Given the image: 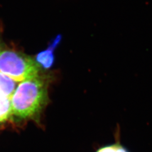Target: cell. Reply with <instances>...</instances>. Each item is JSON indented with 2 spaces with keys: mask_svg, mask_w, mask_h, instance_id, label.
Returning a JSON list of instances; mask_svg holds the SVG:
<instances>
[{
  "mask_svg": "<svg viewBox=\"0 0 152 152\" xmlns=\"http://www.w3.org/2000/svg\"><path fill=\"white\" fill-rule=\"evenodd\" d=\"M48 90L44 78L39 75L20 83L11 98L12 114L20 119L34 117L44 108Z\"/></svg>",
  "mask_w": 152,
  "mask_h": 152,
  "instance_id": "obj_1",
  "label": "cell"
},
{
  "mask_svg": "<svg viewBox=\"0 0 152 152\" xmlns=\"http://www.w3.org/2000/svg\"><path fill=\"white\" fill-rule=\"evenodd\" d=\"M39 65L20 52L7 50L0 53V72L15 82H23L39 76Z\"/></svg>",
  "mask_w": 152,
  "mask_h": 152,
  "instance_id": "obj_2",
  "label": "cell"
},
{
  "mask_svg": "<svg viewBox=\"0 0 152 152\" xmlns=\"http://www.w3.org/2000/svg\"><path fill=\"white\" fill-rule=\"evenodd\" d=\"M60 38V37L56 38L49 49L39 53L37 55L36 61L39 65L40 64L45 69H48L52 66L54 62L53 49L59 42Z\"/></svg>",
  "mask_w": 152,
  "mask_h": 152,
  "instance_id": "obj_3",
  "label": "cell"
},
{
  "mask_svg": "<svg viewBox=\"0 0 152 152\" xmlns=\"http://www.w3.org/2000/svg\"><path fill=\"white\" fill-rule=\"evenodd\" d=\"M11 114V99L0 92V123L8 120Z\"/></svg>",
  "mask_w": 152,
  "mask_h": 152,
  "instance_id": "obj_4",
  "label": "cell"
},
{
  "mask_svg": "<svg viewBox=\"0 0 152 152\" xmlns=\"http://www.w3.org/2000/svg\"><path fill=\"white\" fill-rule=\"evenodd\" d=\"M15 83L9 77L0 72V92L11 99L15 91Z\"/></svg>",
  "mask_w": 152,
  "mask_h": 152,
  "instance_id": "obj_5",
  "label": "cell"
},
{
  "mask_svg": "<svg viewBox=\"0 0 152 152\" xmlns=\"http://www.w3.org/2000/svg\"><path fill=\"white\" fill-rule=\"evenodd\" d=\"M96 152H128L123 147L118 144H113L103 147Z\"/></svg>",
  "mask_w": 152,
  "mask_h": 152,
  "instance_id": "obj_6",
  "label": "cell"
},
{
  "mask_svg": "<svg viewBox=\"0 0 152 152\" xmlns=\"http://www.w3.org/2000/svg\"><path fill=\"white\" fill-rule=\"evenodd\" d=\"M1 47H0V53H1Z\"/></svg>",
  "mask_w": 152,
  "mask_h": 152,
  "instance_id": "obj_7",
  "label": "cell"
}]
</instances>
